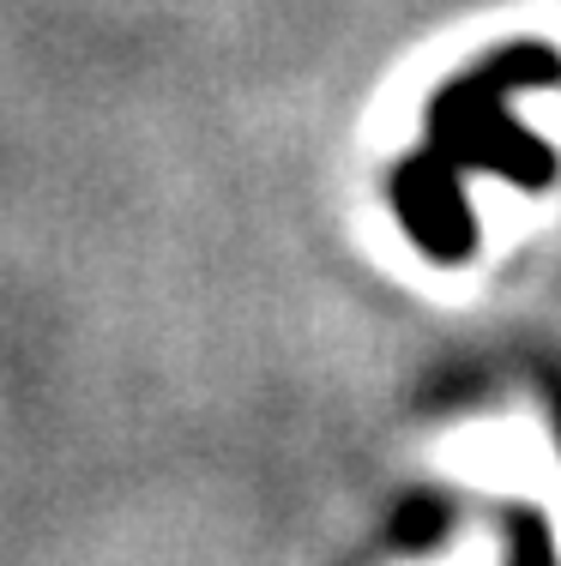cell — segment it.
<instances>
[{"label": "cell", "instance_id": "cell-1", "mask_svg": "<svg viewBox=\"0 0 561 566\" xmlns=\"http://www.w3.org/2000/svg\"><path fill=\"white\" fill-rule=\"evenodd\" d=\"M555 85H561V49H550L543 36H519V43L484 55L477 66L453 73L429 97V145L459 169H496L526 193H550L561 157L507 115V97Z\"/></svg>", "mask_w": 561, "mask_h": 566}, {"label": "cell", "instance_id": "cell-3", "mask_svg": "<svg viewBox=\"0 0 561 566\" xmlns=\"http://www.w3.org/2000/svg\"><path fill=\"white\" fill-rule=\"evenodd\" d=\"M447 524H453V506L440 494H411L393 512V543L398 548H435L447 536Z\"/></svg>", "mask_w": 561, "mask_h": 566}, {"label": "cell", "instance_id": "cell-4", "mask_svg": "<svg viewBox=\"0 0 561 566\" xmlns=\"http://www.w3.org/2000/svg\"><path fill=\"white\" fill-rule=\"evenodd\" d=\"M507 531H513V555L519 560H555V543H550V531H543V518L538 512H526V506H513L507 512Z\"/></svg>", "mask_w": 561, "mask_h": 566}, {"label": "cell", "instance_id": "cell-5", "mask_svg": "<svg viewBox=\"0 0 561 566\" xmlns=\"http://www.w3.org/2000/svg\"><path fill=\"white\" fill-rule=\"evenodd\" d=\"M543 386H550V416H555V440H561V374H550Z\"/></svg>", "mask_w": 561, "mask_h": 566}, {"label": "cell", "instance_id": "cell-2", "mask_svg": "<svg viewBox=\"0 0 561 566\" xmlns=\"http://www.w3.org/2000/svg\"><path fill=\"white\" fill-rule=\"evenodd\" d=\"M459 175L465 169L453 157H440L435 145H423L417 157H405L386 175V199H393L398 223H405V235L435 265H459L477 248V218H471V199H465Z\"/></svg>", "mask_w": 561, "mask_h": 566}]
</instances>
